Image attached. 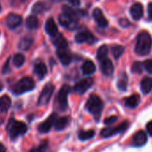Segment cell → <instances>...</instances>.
<instances>
[{
  "mask_svg": "<svg viewBox=\"0 0 152 152\" xmlns=\"http://www.w3.org/2000/svg\"><path fill=\"white\" fill-rule=\"evenodd\" d=\"M70 91V87L66 84L63 85L58 91V94L56 98V105L57 108L61 111L66 109L68 105V94Z\"/></svg>",
  "mask_w": 152,
  "mask_h": 152,
  "instance_id": "5",
  "label": "cell"
},
{
  "mask_svg": "<svg viewBox=\"0 0 152 152\" xmlns=\"http://www.w3.org/2000/svg\"><path fill=\"white\" fill-rule=\"evenodd\" d=\"M34 73L37 75V77L41 80L43 79L46 74H47V72H48V69H47V66L44 63H41V62H39L37 63L35 65H34Z\"/></svg>",
  "mask_w": 152,
  "mask_h": 152,
  "instance_id": "20",
  "label": "cell"
},
{
  "mask_svg": "<svg viewBox=\"0 0 152 152\" xmlns=\"http://www.w3.org/2000/svg\"><path fill=\"white\" fill-rule=\"evenodd\" d=\"M13 62H14V64L16 66V67H21L23 65L24 62H25V56L21 54V53H18V54H15L14 56V58H13Z\"/></svg>",
  "mask_w": 152,
  "mask_h": 152,
  "instance_id": "33",
  "label": "cell"
},
{
  "mask_svg": "<svg viewBox=\"0 0 152 152\" xmlns=\"http://www.w3.org/2000/svg\"><path fill=\"white\" fill-rule=\"evenodd\" d=\"M85 107L86 109L94 116L95 120L99 122L103 110V101L101 100V99L99 96L92 94L90 96Z\"/></svg>",
  "mask_w": 152,
  "mask_h": 152,
  "instance_id": "2",
  "label": "cell"
},
{
  "mask_svg": "<svg viewBox=\"0 0 152 152\" xmlns=\"http://www.w3.org/2000/svg\"><path fill=\"white\" fill-rule=\"evenodd\" d=\"M56 120V113H53L45 121H43L42 123H40L39 124L38 130L41 133H47V132H48L50 131L51 127L54 125Z\"/></svg>",
  "mask_w": 152,
  "mask_h": 152,
  "instance_id": "10",
  "label": "cell"
},
{
  "mask_svg": "<svg viewBox=\"0 0 152 152\" xmlns=\"http://www.w3.org/2000/svg\"><path fill=\"white\" fill-rule=\"evenodd\" d=\"M67 1L71 4V5H72V6H79L80 5V3H81V0H67Z\"/></svg>",
  "mask_w": 152,
  "mask_h": 152,
  "instance_id": "43",
  "label": "cell"
},
{
  "mask_svg": "<svg viewBox=\"0 0 152 152\" xmlns=\"http://www.w3.org/2000/svg\"><path fill=\"white\" fill-rule=\"evenodd\" d=\"M26 26L28 29L30 30H34V29H37L38 26H39V21L37 19L36 16L34 15H31V16H29L26 20Z\"/></svg>",
  "mask_w": 152,
  "mask_h": 152,
  "instance_id": "30",
  "label": "cell"
},
{
  "mask_svg": "<svg viewBox=\"0 0 152 152\" xmlns=\"http://www.w3.org/2000/svg\"><path fill=\"white\" fill-rule=\"evenodd\" d=\"M7 133L9 134L10 138L12 140H15L18 136L23 135L27 132V125L21 121L11 119L7 124Z\"/></svg>",
  "mask_w": 152,
  "mask_h": 152,
  "instance_id": "3",
  "label": "cell"
},
{
  "mask_svg": "<svg viewBox=\"0 0 152 152\" xmlns=\"http://www.w3.org/2000/svg\"><path fill=\"white\" fill-rule=\"evenodd\" d=\"M53 92H54V85L52 83H47L39 94V99H38V105L39 106L48 105L51 99Z\"/></svg>",
  "mask_w": 152,
  "mask_h": 152,
  "instance_id": "7",
  "label": "cell"
},
{
  "mask_svg": "<svg viewBox=\"0 0 152 152\" xmlns=\"http://www.w3.org/2000/svg\"><path fill=\"white\" fill-rule=\"evenodd\" d=\"M93 18L95 19L98 25L101 28H106L108 25V22L104 16L102 11L99 8H95L93 11Z\"/></svg>",
  "mask_w": 152,
  "mask_h": 152,
  "instance_id": "14",
  "label": "cell"
},
{
  "mask_svg": "<svg viewBox=\"0 0 152 152\" xmlns=\"http://www.w3.org/2000/svg\"><path fill=\"white\" fill-rule=\"evenodd\" d=\"M11 104H12V101L8 96H7V95L2 96L0 98V111L7 112L10 108Z\"/></svg>",
  "mask_w": 152,
  "mask_h": 152,
  "instance_id": "24",
  "label": "cell"
},
{
  "mask_svg": "<svg viewBox=\"0 0 152 152\" xmlns=\"http://www.w3.org/2000/svg\"><path fill=\"white\" fill-rule=\"evenodd\" d=\"M112 54L115 59H119L124 52V48L120 45H115L112 47Z\"/></svg>",
  "mask_w": 152,
  "mask_h": 152,
  "instance_id": "31",
  "label": "cell"
},
{
  "mask_svg": "<svg viewBox=\"0 0 152 152\" xmlns=\"http://www.w3.org/2000/svg\"><path fill=\"white\" fill-rule=\"evenodd\" d=\"M96 71V65L95 64L91 61V60H87L84 62V64L82 66V72L84 75H89V74H92L94 73Z\"/></svg>",
  "mask_w": 152,
  "mask_h": 152,
  "instance_id": "22",
  "label": "cell"
},
{
  "mask_svg": "<svg viewBox=\"0 0 152 152\" xmlns=\"http://www.w3.org/2000/svg\"><path fill=\"white\" fill-rule=\"evenodd\" d=\"M9 62H10V59H8L7 61V63L5 64V66H4V68H3V73H7L8 72V71H9Z\"/></svg>",
  "mask_w": 152,
  "mask_h": 152,
  "instance_id": "42",
  "label": "cell"
},
{
  "mask_svg": "<svg viewBox=\"0 0 152 152\" xmlns=\"http://www.w3.org/2000/svg\"><path fill=\"white\" fill-rule=\"evenodd\" d=\"M129 126V123L127 121L123 122L121 124L115 126V127H111V128H104L101 132H100V135L103 138H110L114 135L119 134L124 132Z\"/></svg>",
  "mask_w": 152,
  "mask_h": 152,
  "instance_id": "6",
  "label": "cell"
},
{
  "mask_svg": "<svg viewBox=\"0 0 152 152\" xmlns=\"http://www.w3.org/2000/svg\"><path fill=\"white\" fill-rule=\"evenodd\" d=\"M2 90H3V84L0 83V91H1Z\"/></svg>",
  "mask_w": 152,
  "mask_h": 152,
  "instance_id": "45",
  "label": "cell"
},
{
  "mask_svg": "<svg viewBox=\"0 0 152 152\" xmlns=\"http://www.w3.org/2000/svg\"><path fill=\"white\" fill-rule=\"evenodd\" d=\"M146 130H147V132L149 136L152 137V121L148 122L146 125Z\"/></svg>",
  "mask_w": 152,
  "mask_h": 152,
  "instance_id": "39",
  "label": "cell"
},
{
  "mask_svg": "<svg viewBox=\"0 0 152 152\" xmlns=\"http://www.w3.org/2000/svg\"><path fill=\"white\" fill-rule=\"evenodd\" d=\"M152 48V38L147 31H141L137 37L134 51L139 56H147Z\"/></svg>",
  "mask_w": 152,
  "mask_h": 152,
  "instance_id": "1",
  "label": "cell"
},
{
  "mask_svg": "<svg viewBox=\"0 0 152 152\" xmlns=\"http://www.w3.org/2000/svg\"><path fill=\"white\" fill-rule=\"evenodd\" d=\"M100 70L104 75L111 76L114 72V64L112 61L108 58L100 61Z\"/></svg>",
  "mask_w": 152,
  "mask_h": 152,
  "instance_id": "13",
  "label": "cell"
},
{
  "mask_svg": "<svg viewBox=\"0 0 152 152\" xmlns=\"http://www.w3.org/2000/svg\"><path fill=\"white\" fill-rule=\"evenodd\" d=\"M22 23V17L15 14H10L7 17V24L9 28L15 29L18 27Z\"/></svg>",
  "mask_w": 152,
  "mask_h": 152,
  "instance_id": "17",
  "label": "cell"
},
{
  "mask_svg": "<svg viewBox=\"0 0 152 152\" xmlns=\"http://www.w3.org/2000/svg\"><path fill=\"white\" fill-rule=\"evenodd\" d=\"M45 9V4L41 3V2H38L36 3L33 7H32V12L35 13V14H39L41 13L43 10Z\"/></svg>",
  "mask_w": 152,
  "mask_h": 152,
  "instance_id": "37",
  "label": "cell"
},
{
  "mask_svg": "<svg viewBox=\"0 0 152 152\" xmlns=\"http://www.w3.org/2000/svg\"><path fill=\"white\" fill-rule=\"evenodd\" d=\"M48 148V140H44V141H42V142L40 143L39 146L31 148V149L30 150V152H47Z\"/></svg>",
  "mask_w": 152,
  "mask_h": 152,
  "instance_id": "34",
  "label": "cell"
},
{
  "mask_svg": "<svg viewBox=\"0 0 152 152\" xmlns=\"http://www.w3.org/2000/svg\"><path fill=\"white\" fill-rule=\"evenodd\" d=\"M130 14L133 20H140L143 15V7L140 3L133 4L130 8Z\"/></svg>",
  "mask_w": 152,
  "mask_h": 152,
  "instance_id": "15",
  "label": "cell"
},
{
  "mask_svg": "<svg viewBox=\"0 0 152 152\" xmlns=\"http://www.w3.org/2000/svg\"><path fill=\"white\" fill-rule=\"evenodd\" d=\"M143 69L149 74H152V59H148L142 64Z\"/></svg>",
  "mask_w": 152,
  "mask_h": 152,
  "instance_id": "36",
  "label": "cell"
},
{
  "mask_svg": "<svg viewBox=\"0 0 152 152\" xmlns=\"http://www.w3.org/2000/svg\"><path fill=\"white\" fill-rule=\"evenodd\" d=\"M0 10H1V7H0Z\"/></svg>",
  "mask_w": 152,
  "mask_h": 152,
  "instance_id": "46",
  "label": "cell"
},
{
  "mask_svg": "<svg viewBox=\"0 0 152 152\" xmlns=\"http://www.w3.org/2000/svg\"><path fill=\"white\" fill-rule=\"evenodd\" d=\"M143 70V65H142V63L140 62H134L131 67V71L132 72H134V73H141Z\"/></svg>",
  "mask_w": 152,
  "mask_h": 152,
  "instance_id": "35",
  "label": "cell"
},
{
  "mask_svg": "<svg viewBox=\"0 0 152 152\" xmlns=\"http://www.w3.org/2000/svg\"><path fill=\"white\" fill-rule=\"evenodd\" d=\"M45 29L48 35H50L51 37L55 36L56 34H57V26L54 21L53 18H48L46 22V25H45Z\"/></svg>",
  "mask_w": 152,
  "mask_h": 152,
  "instance_id": "21",
  "label": "cell"
},
{
  "mask_svg": "<svg viewBox=\"0 0 152 152\" xmlns=\"http://www.w3.org/2000/svg\"><path fill=\"white\" fill-rule=\"evenodd\" d=\"M127 84H128V77L124 72H122L118 78L117 82V88L118 90L122 91H125L127 90Z\"/></svg>",
  "mask_w": 152,
  "mask_h": 152,
  "instance_id": "25",
  "label": "cell"
},
{
  "mask_svg": "<svg viewBox=\"0 0 152 152\" xmlns=\"http://www.w3.org/2000/svg\"><path fill=\"white\" fill-rule=\"evenodd\" d=\"M119 23H120V25H121L122 27H128V26L130 25L129 21H128L127 19H125V18H122V19L119 21Z\"/></svg>",
  "mask_w": 152,
  "mask_h": 152,
  "instance_id": "40",
  "label": "cell"
},
{
  "mask_svg": "<svg viewBox=\"0 0 152 152\" xmlns=\"http://www.w3.org/2000/svg\"><path fill=\"white\" fill-rule=\"evenodd\" d=\"M95 136V132L93 130L90 131H82L79 132V139L81 140H91Z\"/></svg>",
  "mask_w": 152,
  "mask_h": 152,
  "instance_id": "32",
  "label": "cell"
},
{
  "mask_svg": "<svg viewBox=\"0 0 152 152\" xmlns=\"http://www.w3.org/2000/svg\"><path fill=\"white\" fill-rule=\"evenodd\" d=\"M107 55H108V48L106 45L101 46L97 51V58L99 61H102V60L107 58Z\"/></svg>",
  "mask_w": 152,
  "mask_h": 152,
  "instance_id": "29",
  "label": "cell"
},
{
  "mask_svg": "<svg viewBox=\"0 0 152 152\" xmlns=\"http://www.w3.org/2000/svg\"><path fill=\"white\" fill-rule=\"evenodd\" d=\"M63 10H64V14L73 18V19H76L77 20V18L79 17V15H81V13H79V11H76L74 9H72V7H67V6H64L63 7Z\"/></svg>",
  "mask_w": 152,
  "mask_h": 152,
  "instance_id": "28",
  "label": "cell"
},
{
  "mask_svg": "<svg viewBox=\"0 0 152 152\" xmlns=\"http://www.w3.org/2000/svg\"><path fill=\"white\" fill-rule=\"evenodd\" d=\"M140 89L144 94H148L152 90V78L151 77H144L140 83Z\"/></svg>",
  "mask_w": 152,
  "mask_h": 152,
  "instance_id": "23",
  "label": "cell"
},
{
  "mask_svg": "<svg viewBox=\"0 0 152 152\" xmlns=\"http://www.w3.org/2000/svg\"><path fill=\"white\" fill-rule=\"evenodd\" d=\"M68 123H69L68 117H60V118L56 119L54 124L55 129L56 131H62L68 125Z\"/></svg>",
  "mask_w": 152,
  "mask_h": 152,
  "instance_id": "26",
  "label": "cell"
},
{
  "mask_svg": "<svg viewBox=\"0 0 152 152\" xmlns=\"http://www.w3.org/2000/svg\"><path fill=\"white\" fill-rule=\"evenodd\" d=\"M148 19L152 21V2L148 5Z\"/></svg>",
  "mask_w": 152,
  "mask_h": 152,
  "instance_id": "41",
  "label": "cell"
},
{
  "mask_svg": "<svg viewBox=\"0 0 152 152\" xmlns=\"http://www.w3.org/2000/svg\"><path fill=\"white\" fill-rule=\"evenodd\" d=\"M93 85V79L91 78H85L78 82L73 87V91L77 94L83 95Z\"/></svg>",
  "mask_w": 152,
  "mask_h": 152,
  "instance_id": "8",
  "label": "cell"
},
{
  "mask_svg": "<svg viewBox=\"0 0 152 152\" xmlns=\"http://www.w3.org/2000/svg\"><path fill=\"white\" fill-rule=\"evenodd\" d=\"M52 42L53 44L57 48V49H64L67 48V40L63 37L62 34L57 33L55 36L52 37Z\"/></svg>",
  "mask_w": 152,
  "mask_h": 152,
  "instance_id": "19",
  "label": "cell"
},
{
  "mask_svg": "<svg viewBox=\"0 0 152 152\" xmlns=\"http://www.w3.org/2000/svg\"><path fill=\"white\" fill-rule=\"evenodd\" d=\"M75 41L77 43H92L95 41V38L89 31H83L75 35Z\"/></svg>",
  "mask_w": 152,
  "mask_h": 152,
  "instance_id": "12",
  "label": "cell"
},
{
  "mask_svg": "<svg viewBox=\"0 0 152 152\" xmlns=\"http://www.w3.org/2000/svg\"><path fill=\"white\" fill-rule=\"evenodd\" d=\"M116 120H117V116L112 115V116H109V117L106 118V119L104 120V124H114L115 122H116Z\"/></svg>",
  "mask_w": 152,
  "mask_h": 152,
  "instance_id": "38",
  "label": "cell"
},
{
  "mask_svg": "<svg viewBox=\"0 0 152 152\" xmlns=\"http://www.w3.org/2000/svg\"><path fill=\"white\" fill-rule=\"evenodd\" d=\"M148 136L144 131H138L132 138V145L134 147H142L147 143Z\"/></svg>",
  "mask_w": 152,
  "mask_h": 152,
  "instance_id": "11",
  "label": "cell"
},
{
  "mask_svg": "<svg viewBox=\"0 0 152 152\" xmlns=\"http://www.w3.org/2000/svg\"><path fill=\"white\" fill-rule=\"evenodd\" d=\"M59 23L62 26H64V28L70 30V31H72V30H75L76 28L78 27V22L76 19H73L64 14L63 15H60L59 16Z\"/></svg>",
  "mask_w": 152,
  "mask_h": 152,
  "instance_id": "9",
  "label": "cell"
},
{
  "mask_svg": "<svg viewBox=\"0 0 152 152\" xmlns=\"http://www.w3.org/2000/svg\"><path fill=\"white\" fill-rule=\"evenodd\" d=\"M35 83L30 77H23L18 81L12 88V92L15 95H21L25 92L31 91L34 89Z\"/></svg>",
  "mask_w": 152,
  "mask_h": 152,
  "instance_id": "4",
  "label": "cell"
},
{
  "mask_svg": "<svg viewBox=\"0 0 152 152\" xmlns=\"http://www.w3.org/2000/svg\"><path fill=\"white\" fill-rule=\"evenodd\" d=\"M56 56H58L60 62L64 64V65H68L71 61H72V56L71 54L68 50H66V48L64 49H57L56 51Z\"/></svg>",
  "mask_w": 152,
  "mask_h": 152,
  "instance_id": "16",
  "label": "cell"
},
{
  "mask_svg": "<svg viewBox=\"0 0 152 152\" xmlns=\"http://www.w3.org/2000/svg\"><path fill=\"white\" fill-rule=\"evenodd\" d=\"M32 43H33V40L30 37H25L23 39H22L19 42V48L21 50H28L31 46H32Z\"/></svg>",
  "mask_w": 152,
  "mask_h": 152,
  "instance_id": "27",
  "label": "cell"
},
{
  "mask_svg": "<svg viewBox=\"0 0 152 152\" xmlns=\"http://www.w3.org/2000/svg\"><path fill=\"white\" fill-rule=\"evenodd\" d=\"M140 102V97L138 94H133L126 99H124V105L131 109L136 108Z\"/></svg>",
  "mask_w": 152,
  "mask_h": 152,
  "instance_id": "18",
  "label": "cell"
},
{
  "mask_svg": "<svg viewBox=\"0 0 152 152\" xmlns=\"http://www.w3.org/2000/svg\"><path fill=\"white\" fill-rule=\"evenodd\" d=\"M6 151H7V149H6V147H5L3 144L0 143V152H6Z\"/></svg>",
  "mask_w": 152,
  "mask_h": 152,
  "instance_id": "44",
  "label": "cell"
}]
</instances>
